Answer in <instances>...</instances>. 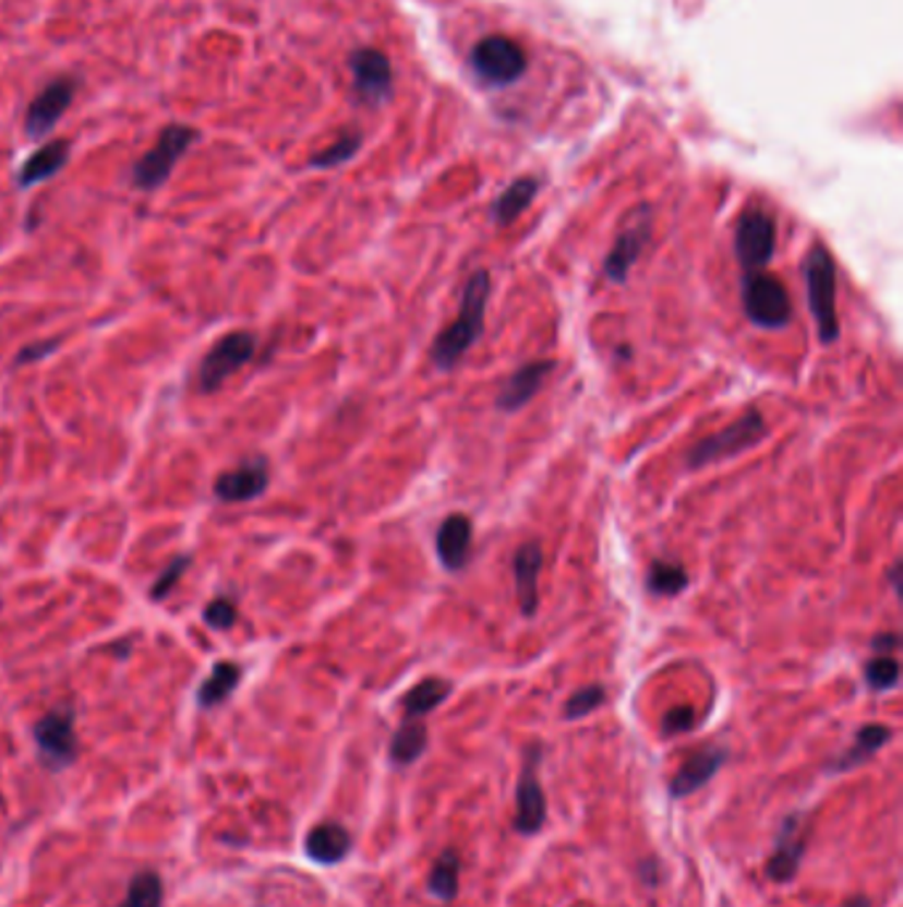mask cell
I'll return each mask as SVG.
<instances>
[{"instance_id": "cell-39", "label": "cell", "mask_w": 903, "mask_h": 907, "mask_svg": "<svg viewBox=\"0 0 903 907\" xmlns=\"http://www.w3.org/2000/svg\"><path fill=\"white\" fill-rule=\"evenodd\" d=\"M843 907H871V903H869V897H864V894H858V897L848 899V903H845Z\"/></svg>"}, {"instance_id": "cell-5", "label": "cell", "mask_w": 903, "mask_h": 907, "mask_svg": "<svg viewBox=\"0 0 903 907\" xmlns=\"http://www.w3.org/2000/svg\"><path fill=\"white\" fill-rule=\"evenodd\" d=\"M196 141V133L185 126H167L159 133L157 144L148 150L133 168V187L135 189H159L181 163V157L189 152V146Z\"/></svg>"}, {"instance_id": "cell-7", "label": "cell", "mask_w": 903, "mask_h": 907, "mask_svg": "<svg viewBox=\"0 0 903 907\" xmlns=\"http://www.w3.org/2000/svg\"><path fill=\"white\" fill-rule=\"evenodd\" d=\"M734 252L745 271H766L776 252V220L760 207L742 213L734 231Z\"/></svg>"}, {"instance_id": "cell-35", "label": "cell", "mask_w": 903, "mask_h": 907, "mask_svg": "<svg viewBox=\"0 0 903 907\" xmlns=\"http://www.w3.org/2000/svg\"><path fill=\"white\" fill-rule=\"evenodd\" d=\"M691 727H695V708L691 706L671 708L663 717L665 736H682V732H689Z\"/></svg>"}, {"instance_id": "cell-28", "label": "cell", "mask_w": 903, "mask_h": 907, "mask_svg": "<svg viewBox=\"0 0 903 907\" xmlns=\"http://www.w3.org/2000/svg\"><path fill=\"white\" fill-rule=\"evenodd\" d=\"M459 855H456L454 849L443 851V855L437 857L435 868H432L430 873V892L435 894L437 899L450 903V899L456 897V892H459Z\"/></svg>"}, {"instance_id": "cell-12", "label": "cell", "mask_w": 903, "mask_h": 907, "mask_svg": "<svg viewBox=\"0 0 903 907\" xmlns=\"http://www.w3.org/2000/svg\"><path fill=\"white\" fill-rule=\"evenodd\" d=\"M803 855H806V820H803V814H790L776 833V844L769 862H766V873L776 884H787L800 870Z\"/></svg>"}, {"instance_id": "cell-18", "label": "cell", "mask_w": 903, "mask_h": 907, "mask_svg": "<svg viewBox=\"0 0 903 907\" xmlns=\"http://www.w3.org/2000/svg\"><path fill=\"white\" fill-rule=\"evenodd\" d=\"M729 751L721 749V745H708V749H700L697 754H691L682 764L676 777L671 780V796L673 799H684V796L700 791L705 783L710 780L726 762Z\"/></svg>"}, {"instance_id": "cell-27", "label": "cell", "mask_w": 903, "mask_h": 907, "mask_svg": "<svg viewBox=\"0 0 903 907\" xmlns=\"http://www.w3.org/2000/svg\"><path fill=\"white\" fill-rule=\"evenodd\" d=\"M689 586V573L673 560H652L647 571V589L658 597H676Z\"/></svg>"}, {"instance_id": "cell-38", "label": "cell", "mask_w": 903, "mask_h": 907, "mask_svg": "<svg viewBox=\"0 0 903 907\" xmlns=\"http://www.w3.org/2000/svg\"><path fill=\"white\" fill-rule=\"evenodd\" d=\"M641 875H645L649 886H654L658 884V866H654V862H641Z\"/></svg>"}, {"instance_id": "cell-24", "label": "cell", "mask_w": 903, "mask_h": 907, "mask_svg": "<svg viewBox=\"0 0 903 907\" xmlns=\"http://www.w3.org/2000/svg\"><path fill=\"white\" fill-rule=\"evenodd\" d=\"M538 189H541L538 178H517L509 189H504L496 196V202H493L491 207V218L496 220L498 226L515 224L519 215L530 207V202L535 200Z\"/></svg>"}, {"instance_id": "cell-3", "label": "cell", "mask_w": 903, "mask_h": 907, "mask_svg": "<svg viewBox=\"0 0 903 907\" xmlns=\"http://www.w3.org/2000/svg\"><path fill=\"white\" fill-rule=\"evenodd\" d=\"M766 433H769V428H766L763 415L758 409H747L732 425H726L719 433L702 438L697 446H691L689 454H686V467L689 470H702V467L732 460V456H739L747 449L758 446Z\"/></svg>"}, {"instance_id": "cell-21", "label": "cell", "mask_w": 903, "mask_h": 907, "mask_svg": "<svg viewBox=\"0 0 903 907\" xmlns=\"http://www.w3.org/2000/svg\"><path fill=\"white\" fill-rule=\"evenodd\" d=\"M352 838L339 823H318L308 833L305 851L318 866H337L350 855Z\"/></svg>"}, {"instance_id": "cell-25", "label": "cell", "mask_w": 903, "mask_h": 907, "mask_svg": "<svg viewBox=\"0 0 903 907\" xmlns=\"http://www.w3.org/2000/svg\"><path fill=\"white\" fill-rule=\"evenodd\" d=\"M450 690H454V684L448 680H441V677H426V680L417 682L404 695L406 719H422L430 712H435V708L448 699Z\"/></svg>"}, {"instance_id": "cell-11", "label": "cell", "mask_w": 903, "mask_h": 907, "mask_svg": "<svg viewBox=\"0 0 903 907\" xmlns=\"http://www.w3.org/2000/svg\"><path fill=\"white\" fill-rule=\"evenodd\" d=\"M74 94H77V83L72 77H56L53 83H48L33 98L27 117H24V131H27L29 139H46L56 122L61 120V115L70 109Z\"/></svg>"}, {"instance_id": "cell-10", "label": "cell", "mask_w": 903, "mask_h": 907, "mask_svg": "<svg viewBox=\"0 0 903 907\" xmlns=\"http://www.w3.org/2000/svg\"><path fill=\"white\" fill-rule=\"evenodd\" d=\"M528 57L517 40L504 35H487L472 48L474 72L487 83H515L525 72Z\"/></svg>"}, {"instance_id": "cell-15", "label": "cell", "mask_w": 903, "mask_h": 907, "mask_svg": "<svg viewBox=\"0 0 903 907\" xmlns=\"http://www.w3.org/2000/svg\"><path fill=\"white\" fill-rule=\"evenodd\" d=\"M552 369H554V361H549V359L522 363V367H519L498 391L496 409L506 411V415H515V411L522 409V406H528L530 401L538 396V391H541L543 380L552 374Z\"/></svg>"}, {"instance_id": "cell-32", "label": "cell", "mask_w": 903, "mask_h": 907, "mask_svg": "<svg viewBox=\"0 0 903 907\" xmlns=\"http://www.w3.org/2000/svg\"><path fill=\"white\" fill-rule=\"evenodd\" d=\"M864 677H867V684L871 690H890V688H895V684H899L901 666L893 656H875L867 664V671H864Z\"/></svg>"}, {"instance_id": "cell-1", "label": "cell", "mask_w": 903, "mask_h": 907, "mask_svg": "<svg viewBox=\"0 0 903 907\" xmlns=\"http://www.w3.org/2000/svg\"><path fill=\"white\" fill-rule=\"evenodd\" d=\"M487 298H491V274L480 268L463 284L459 317L432 341L430 359L441 372H450L469 354V348L480 341L482 326H485Z\"/></svg>"}, {"instance_id": "cell-4", "label": "cell", "mask_w": 903, "mask_h": 907, "mask_svg": "<svg viewBox=\"0 0 903 907\" xmlns=\"http://www.w3.org/2000/svg\"><path fill=\"white\" fill-rule=\"evenodd\" d=\"M742 308L745 317L760 330H782L793 322V300L787 287L769 271H745Z\"/></svg>"}, {"instance_id": "cell-22", "label": "cell", "mask_w": 903, "mask_h": 907, "mask_svg": "<svg viewBox=\"0 0 903 907\" xmlns=\"http://www.w3.org/2000/svg\"><path fill=\"white\" fill-rule=\"evenodd\" d=\"M890 738H893V730H890V727L864 725L862 730L856 732V740H853L851 749L845 751L840 759H834V762L830 764V769L832 773H848V769L862 767V764L869 762V759L875 756Z\"/></svg>"}, {"instance_id": "cell-37", "label": "cell", "mask_w": 903, "mask_h": 907, "mask_svg": "<svg viewBox=\"0 0 903 907\" xmlns=\"http://www.w3.org/2000/svg\"><path fill=\"white\" fill-rule=\"evenodd\" d=\"M901 645V637L895 632H880L875 634V640H871V647L877 651V656H890L893 651H899Z\"/></svg>"}, {"instance_id": "cell-16", "label": "cell", "mask_w": 903, "mask_h": 907, "mask_svg": "<svg viewBox=\"0 0 903 907\" xmlns=\"http://www.w3.org/2000/svg\"><path fill=\"white\" fill-rule=\"evenodd\" d=\"M350 67L352 80H356V91L366 98V102L376 104L389 96V88H393V67H389L385 53L374 51V48H361V51L352 53Z\"/></svg>"}, {"instance_id": "cell-9", "label": "cell", "mask_w": 903, "mask_h": 907, "mask_svg": "<svg viewBox=\"0 0 903 907\" xmlns=\"http://www.w3.org/2000/svg\"><path fill=\"white\" fill-rule=\"evenodd\" d=\"M649 237H652V210L639 205L628 215L626 226L617 234L610 255L604 258V274H607L610 282L623 284L628 279L630 268L639 261L641 252L647 250Z\"/></svg>"}, {"instance_id": "cell-33", "label": "cell", "mask_w": 903, "mask_h": 907, "mask_svg": "<svg viewBox=\"0 0 903 907\" xmlns=\"http://www.w3.org/2000/svg\"><path fill=\"white\" fill-rule=\"evenodd\" d=\"M189 568H191V558H189V554H181V558L170 560V565H167L165 571L157 576V582H154L152 592H148V597H152L154 602H162L165 597L170 595L172 589H176V584L181 582L183 573L189 571Z\"/></svg>"}, {"instance_id": "cell-29", "label": "cell", "mask_w": 903, "mask_h": 907, "mask_svg": "<svg viewBox=\"0 0 903 907\" xmlns=\"http://www.w3.org/2000/svg\"><path fill=\"white\" fill-rule=\"evenodd\" d=\"M162 899H165L162 879H159L154 870H144V873H139L133 881H130L125 899H122L120 907H162Z\"/></svg>"}, {"instance_id": "cell-14", "label": "cell", "mask_w": 903, "mask_h": 907, "mask_svg": "<svg viewBox=\"0 0 903 907\" xmlns=\"http://www.w3.org/2000/svg\"><path fill=\"white\" fill-rule=\"evenodd\" d=\"M538 764V749L528 751V762H525L522 775L517 783V812H515V828L525 836H533L543 828L546 820V796H543L541 783L535 775Z\"/></svg>"}, {"instance_id": "cell-19", "label": "cell", "mask_w": 903, "mask_h": 907, "mask_svg": "<svg viewBox=\"0 0 903 907\" xmlns=\"http://www.w3.org/2000/svg\"><path fill=\"white\" fill-rule=\"evenodd\" d=\"M435 549L445 571H461L472 549V521L461 512L445 517L437 528Z\"/></svg>"}, {"instance_id": "cell-2", "label": "cell", "mask_w": 903, "mask_h": 907, "mask_svg": "<svg viewBox=\"0 0 903 907\" xmlns=\"http://www.w3.org/2000/svg\"><path fill=\"white\" fill-rule=\"evenodd\" d=\"M808 289V308L816 322V335L824 345L840 341L838 317V265L824 244L816 242L803 263Z\"/></svg>"}, {"instance_id": "cell-30", "label": "cell", "mask_w": 903, "mask_h": 907, "mask_svg": "<svg viewBox=\"0 0 903 907\" xmlns=\"http://www.w3.org/2000/svg\"><path fill=\"white\" fill-rule=\"evenodd\" d=\"M358 150H361V133H356V131L342 133L337 141H334L329 150L315 154V157L311 159V168H318V170L337 168V165L348 163V159L356 157Z\"/></svg>"}, {"instance_id": "cell-34", "label": "cell", "mask_w": 903, "mask_h": 907, "mask_svg": "<svg viewBox=\"0 0 903 907\" xmlns=\"http://www.w3.org/2000/svg\"><path fill=\"white\" fill-rule=\"evenodd\" d=\"M204 624H209L213 629H218V632H228V629H233L239 619V608L237 602L228 600V597H215V600L207 602V608H204Z\"/></svg>"}, {"instance_id": "cell-13", "label": "cell", "mask_w": 903, "mask_h": 907, "mask_svg": "<svg viewBox=\"0 0 903 907\" xmlns=\"http://www.w3.org/2000/svg\"><path fill=\"white\" fill-rule=\"evenodd\" d=\"M268 462L263 456H252V460L241 462L233 470L220 473V478L215 480V497L226 504L255 502V499L268 491Z\"/></svg>"}, {"instance_id": "cell-20", "label": "cell", "mask_w": 903, "mask_h": 907, "mask_svg": "<svg viewBox=\"0 0 903 907\" xmlns=\"http://www.w3.org/2000/svg\"><path fill=\"white\" fill-rule=\"evenodd\" d=\"M70 159V144L67 141H48L46 146H40L27 163L22 165L16 172V187L19 189H33L37 183L48 181V178L59 176L61 168Z\"/></svg>"}, {"instance_id": "cell-26", "label": "cell", "mask_w": 903, "mask_h": 907, "mask_svg": "<svg viewBox=\"0 0 903 907\" xmlns=\"http://www.w3.org/2000/svg\"><path fill=\"white\" fill-rule=\"evenodd\" d=\"M426 751V727L422 719H406L389 740V759L398 767H408Z\"/></svg>"}, {"instance_id": "cell-8", "label": "cell", "mask_w": 903, "mask_h": 907, "mask_svg": "<svg viewBox=\"0 0 903 907\" xmlns=\"http://www.w3.org/2000/svg\"><path fill=\"white\" fill-rule=\"evenodd\" d=\"M35 745L48 769H64L77 759V732H74V712L61 706L37 719Z\"/></svg>"}, {"instance_id": "cell-17", "label": "cell", "mask_w": 903, "mask_h": 907, "mask_svg": "<svg viewBox=\"0 0 903 907\" xmlns=\"http://www.w3.org/2000/svg\"><path fill=\"white\" fill-rule=\"evenodd\" d=\"M543 568V549L538 541H525V545L517 547L515 563H511V571H515V586H517V602L522 616H535L538 602H541V592H538V576H541Z\"/></svg>"}, {"instance_id": "cell-36", "label": "cell", "mask_w": 903, "mask_h": 907, "mask_svg": "<svg viewBox=\"0 0 903 907\" xmlns=\"http://www.w3.org/2000/svg\"><path fill=\"white\" fill-rule=\"evenodd\" d=\"M56 345H59V341H51V343H33V345H27V348L19 350L16 363H35V361L46 359L48 354H53Z\"/></svg>"}, {"instance_id": "cell-23", "label": "cell", "mask_w": 903, "mask_h": 907, "mask_svg": "<svg viewBox=\"0 0 903 907\" xmlns=\"http://www.w3.org/2000/svg\"><path fill=\"white\" fill-rule=\"evenodd\" d=\"M241 677H244V669L233 661H218L209 671V677L200 684L196 690V703L200 708H215L220 703H226L237 693Z\"/></svg>"}, {"instance_id": "cell-6", "label": "cell", "mask_w": 903, "mask_h": 907, "mask_svg": "<svg viewBox=\"0 0 903 907\" xmlns=\"http://www.w3.org/2000/svg\"><path fill=\"white\" fill-rule=\"evenodd\" d=\"M257 354V341L252 332H228L213 348L207 350L200 363V391L215 393L228 378L246 367Z\"/></svg>"}, {"instance_id": "cell-31", "label": "cell", "mask_w": 903, "mask_h": 907, "mask_svg": "<svg viewBox=\"0 0 903 907\" xmlns=\"http://www.w3.org/2000/svg\"><path fill=\"white\" fill-rule=\"evenodd\" d=\"M604 701H607V690H604L602 684H589V688L575 690V693L570 695V701L565 703V717L567 719L589 717V714L597 712Z\"/></svg>"}]
</instances>
